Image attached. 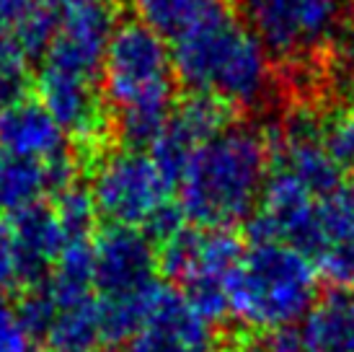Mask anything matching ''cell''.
I'll return each instance as SVG.
<instances>
[{
	"label": "cell",
	"mask_w": 354,
	"mask_h": 352,
	"mask_svg": "<svg viewBox=\"0 0 354 352\" xmlns=\"http://www.w3.org/2000/svg\"><path fill=\"white\" fill-rule=\"evenodd\" d=\"M230 117H233V107L225 104L223 98L202 94V91H192L184 101H178L174 107L168 125L156 137V143L148 148L150 156L156 158L158 166L176 184L189 156L209 137L230 127L233 125Z\"/></svg>",
	"instance_id": "obj_11"
},
{
	"label": "cell",
	"mask_w": 354,
	"mask_h": 352,
	"mask_svg": "<svg viewBox=\"0 0 354 352\" xmlns=\"http://www.w3.org/2000/svg\"><path fill=\"white\" fill-rule=\"evenodd\" d=\"M0 148L44 164L70 158L68 132L44 109L39 98H19L0 122Z\"/></svg>",
	"instance_id": "obj_15"
},
{
	"label": "cell",
	"mask_w": 354,
	"mask_h": 352,
	"mask_svg": "<svg viewBox=\"0 0 354 352\" xmlns=\"http://www.w3.org/2000/svg\"><path fill=\"white\" fill-rule=\"evenodd\" d=\"M124 352H217V334L187 295L160 285L148 319L129 337Z\"/></svg>",
	"instance_id": "obj_10"
},
{
	"label": "cell",
	"mask_w": 354,
	"mask_h": 352,
	"mask_svg": "<svg viewBox=\"0 0 354 352\" xmlns=\"http://www.w3.org/2000/svg\"><path fill=\"white\" fill-rule=\"evenodd\" d=\"M41 342L50 347V352L109 350L106 340H104V326H101V308L96 290L78 295V298H52V319Z\"/></svg>",
	"instance_id": "obj_17"
},
{
	"label": "cell",
	"mask_w": 354,
	"mask_h": 352,
	"mask_svg": "<svg viewBox=\"0 0 354 352\" xmlns=\"http://www.w3.org/2000/svg\"><path fill=\"white\" fill-rule=\"evenodd\" d=\"M101 96L127 148H150L176 107L174 52L140 21L119 24L101 68Z\"/></svg>",
	"instance_id": "obj_2"
},
{
	"label": "cell",
	"mask_w": 354,
	"mask_h": 352,
	"mask_svg": "<svg viewBox=\"0 0 354 352\" xmlns=\"http://www.w3.org/2000/svg\"><path fill=\"white\" fill-rule=\"evenodd\" d=\"M29 55L10 34H0V80L26 91L29 83Z\"/></svg>",
	"instance_id": "obj_24"
},
{
	"label": "cell",
	"mask_w": 354,
	"mask_h": 352,
	"mask_svg": "<svg viewBox=\"0 0 354 352\" xmlns=\"http://www.w3.org/2000/svg\"><path fill=\"white\" fill-rule=\"evenodd\" d=\"M176 184L158 166L150 150L122 148L99 158L91 176L93 205L109 223L148 228L163 210L174 205Z\"/></svg>",
	"instance_id": "obj_7"
},
{
	"label": "cell",
	"mask_w": 354,
	"mask_h": 352,
	"mask_svg": "<svg viewBox=\"0 0 354 352\" xmlns=\"http://www.w3.org/2000/svg\"><path fill=\"white\" fill-rule=\"evenodd\" d=\"M37 340L21 322L16 298L0 290V352H34Z\"/></svg>",
	"instance_id": "obj_21"
},
{
	"label": "cell",
	"mask_w": 354,
	"mask_h": 352,
	"mask_svg": "<svg viewBox=\"0 0 354 352\" xmlns=\"http://www.w3.org/2000/svg\"><path fill=\"white\" fill-rule=\"evenodd\" d=\"M243 352H315L297 326H285L274 332L254 334L251 340L243 342Z\"/></svg>",
	"instance_id": "obj_23"
},
{
	"label": "cell",
	"mask_w": 354,
	"mask_h": 352,
	"mask_svg": "<svg viewBox=\"0 0 354 352\" xmlns=\"http://www.w3.org/2000/svg\"><path fill=\"white\" fill-rule=\"evenodd\" d=\"M321 293L315 262L285 241H251L227 285V316L246 332L297 326Z\"/></svg>",
	"instance_id": "obj_3"
},
{
	"label": "cell",
	"mask_w": 354,
	"mask_h": 352,
	"mask_svg": "<svg viewBox=\"0 0 354 352\" xmlns=\"http://www.w3.org/2000/svg\"><path fill=\"white\" fill-rule=\"evenodd\" d=\"M75 182L73 156L62 161H37L0 148V218H13L55 197Z\"/></svg>",
	"instance_id": "obj_14"
},
{
	"label": "cell",
	"mask_w": 354,
	"mask_h": 352,
	"mask_svg": "<svg viewBox=\"0 0 354 352\" xmlns=\"http://www.w3.org/2000/svg\"><path fill=\"white\" fill-rule=\"evenodd\" d=\"M93 290L101 301H124L158 285V244L142 228L109 223L91 238Z\"/></svg>",
	"instance_id": "obj_8"
},
{
	"label": "cell",
	"mask_w": 354,
	"mask_h": 352,
	"mask_svg": "<svg viewBox=\"0 0 354 352\" xmlns=\"http://www.w3.org/2000/svg\"><path fill=\"white\" fill-rule=\"evenodd\" d=\"M310 259L339 290L354 285V176L318 200Z\"/></svg>",
	"instance_id": "obj_13"
},
{
	"label": "cell",
	"mask_w": 354,
	"mask_h": 352,
	"mask_svg": "<svg viewBox=\"0 0 354 352\" xmlns=\"http://www.w3.org/2000/svg\"><path fill=\"white\" fill-rule=\"evenodd\" d=\"M41 0H0V34H13Z\"/></svg>",
	"instance_id": "obj_26"
},
{
	"label": "cell",
	"mask_w": 354,
	"mask_h": 352,
	"mask_svg": "<svg viewBox=\"0 0 354 352\" xmlns=\"http://www.w3.org/2000/svg\"><path fill=\"white\" fill-rule=\"evenodd\" d=\"M50 3H52V6H57V8H59V6L65 3V0H50Z\"/></svg>",
	"instance_id": "obj_29"
},
{
	"label": "cell",
	"mask_w": 354,
	"mask_h": 352,
	"mask_svg": "<svg viewBox=\"0 0 354 352\" xmlns=\"http://www.w3.org/2000/svg\"><path fill=\"white\" fill-rule=\"evenodd\" d=\"M19 98H24V91L16 86H10V83H3L0 80V122L6 117V112L10 109V104H16Z\"/></svg>",
	"instance_id": "obj_27"
},
{
	"label": "cell",
	"mask_w": 354,
	"mask_h": 352,
	"mask_svg": "<svg viewBox=\"0 0 354 352\" xmlns=\"http://www.w3.org/2000/svg\"><path fill=\"white\" fill-rule=\"evenodd\" d=\"M246 26L269 55L308 62L324 55L344 29L349 0H236Z\"/></svg>",
	"instance_id": "obj_6"
},
{
	"label": "cell",
	"mask_w": 354,
	"mask_h": 352,
	"mask_svg": "<svg viewBox=\"0 0 354 352\" xmlns=\"http://www.w3.org/2000/svg\"><path fill=\"white\" fill-rule=\"evenodd\" d=\"M26 288L24 277V262L16 244V234L8 218H0V290L6 293H21Z\"/></svg>",
	"instance_id": "obj_22"
},
{
	"label": "cell",
	"mask_w": 354,
	"mask_h": 352,
	"mask_svg": "<svg viewBox=\"0 0 354 352\" xmlns=\"http://www.w3.org/2000/svg\"><path fill=\"white\" fill-rule=\"evenodd\" d=\"M269 171V132L230 125L189 156L176 179V205L192 225L233 228L254 215Z\"/></svg>",
	"instance_id": "obj_1"
},
{
	"label": "cell",
	"mask_w": 354,
	"mask_h": 352,
	"mask_svg": "<svg viewBox=\"0 0 354 352\" xmlns=\"http://www.w3.org/2000/svg\"><path fill=\"white\" fill-rule=\"evenodd\" d=\"M300 332L315 352H354V298L334 290L318 298L313 311L300 324Z\"/></svg>",
	"instance_id": "obj_18"
},
{
	"label": "cell",
	"mask_w": 354,
	"mask_h": 352,
	"mask_svg": "<svg viewBox=\"0 0 354 352\" xmlns=\"http://www.w3.org/2000/svg\"><path fill=\"white\" fill-rule=\"evenodd\" d=\"M241 254L243 244L230 228L184 225L158 244V267L215 324L227 316V285Z\"/></svg>",
	"instance_id": "obj_5"
},
{
	"label": "cell",
	"mask_w": 354,
	"mask_h": 352,
	"mask_svg": "<svg viewBox=\"0 0 354 352\" xmlns=\"http://www.w3.org/2000/svg\"><path fill=\"white\" fill-rule=\"evenodd\" d=\"M326 146L331 148V153L342 166H354V107L346 109L339 117L324 130Z\"/></svg>",
	"instance_id": "obj_25"
},
{
	"label": "cell",
	"mask_w": 354,
	"mask_h": 352,
	"mask_svg": "<svg viewBox=\"0 0 354 352\" xmlns=\"http://www.w3.org/2000/svg\"><path fill=\"white\" fill-rule=\"evenodd\" d=\"M176 78L230 107L254 109L272 88V55L254 31L223 10L174 42Z\"/></svg>",
	"instance_id": "obj_4"
},
{
	"label": "cell",
	"mask_w": 354,
	"mask_h": 352,
	"mask_svg": "<svg viewBox=\"0 0 354 352\" xmlns=\"http://www.w3.org/2000/svg\"><path fill=\"white\" fill-rule=\"evenodd\" d=\"M8 220L16 234V244H19L21 262H24V277L29 288L50 274L59 254L70 246L68 236L62 231L55 207L47 202H39Z\"/></svg>",
	"instance_id": "obj_16"
},
{
	"label": "cell",
	"mask_w": 354,
	"mask_h": 352,
	"mask_svg": "<svg viewBox=\"0 0 354 352\" xmlns=\"http://www.w3.org/2000/svg\"><path fill=\"white\" fill-rule=\"evenodd\" d=\"M132 10L140 24L158 37L176 42L187 31L227 10V6L225 0H132Z\"/></svg>",
	"instance_id": "obj_19"
},
{
	"label": "cell",
	"mask_w": 354,
	"mask_h": 352,
	"mask_svg": "<svg viewBox=\"0 0 354 352\" xmlns=\"http://www.w3.org/2000/svg\"><path fill=\"white\" fill-rule=\"evenodd\" d=\"M349 76L354 78V47L349 49Z\"/></svg>",
	"instance_id": "obj_28"
},
{
	"label": "cell",
	"mask_w": 354,
	"mask_h": 352,
	"mask_svg": "<svg viewBox=\"0 0 354 352\" xmlns=\"http://www.w3.org/2000/svg\"><path fill=\"white\" fill-rule=\"evenodd\" d=\"M37 94L44 109L75 143L96 148L104 140L109 127V109L104 96L96 91V80L41 65Z\"/></svg>",
	"instance_id": "obj_12"
},
{
	"label": "cell",
	"mask_w": 354,
	"mask_h": 352,
	"mask_svg": "<svg viewBox=\"0 0 354 352\" xmlns=\"http://www.w3.org/2000/svg\"><path fill=\"white\" fill-rule=\"evenodd\" d=\"M52 200H55L52 207L62 223V231L68 236V244H88L96 234V215H99L88 189L73 182Z\"/></svg>",
	"instance_id": "obj_20"
},
{
	"label": "cell",
	"mask_w": 354,
	"mask_h": 352,
	"mask_svg": "<svg viewBox=\"0 0 354 352\" xmlns=\"http://www.w3.org/2000/svg\"><path fill=\"white\" fill-rule=\"evenodd\" d=\"M117 26L111 0H65L57 8V29L41 65L96 80Z\"/></svg>",
	"instance_id": "obj_9"
}]
</instances>
